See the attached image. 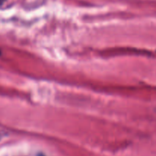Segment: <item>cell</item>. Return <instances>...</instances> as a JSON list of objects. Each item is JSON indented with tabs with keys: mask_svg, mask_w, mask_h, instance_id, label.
Masks as SVG:
<instances>
[{
	"mask_svg": "<svg viewBox=\"0 0 156 156\" xmlns=\"http://www.w3.org/2000/svg\"><path fill=\"white\" fill-rule=\"evenodd\" d=\"M4 1H5V0H0V5L2 4V3L4 2Z\"/></svg>",
	"mask_w": 156,
	"mask_h": 156,
	"instance_id": "cell-1",
	"label": "cell"
},
{
	"mask_svg": "<svg viewBox=\"0 0 156 156\" xmlns=\"http://www.w3.org/2000/svg\"><path fill=\"white\" fill-rule=\"evenodd\" d=\"M38 156H44V155H43V154H40V155H38Z\"/></svg>",
	"mask_w": 156,
	"mask_h": 156,
	"instance_id": "cell-2",
	"label": "cell"
},
{
	"mask_svg": "<svg viewBox=\"0 0 156 156\" xmlns=\"http://www.w3.org/2000/svg\"><path fill=\"white\" fill-rule=\"evenodd\" d=\"M0 54H1V51H0Z\"/></svg>",
	"mask_w": 156,
	"mask_h": 156,
	"instance_id": "cell-3",
	"label": "cell"
}]
</instances>
